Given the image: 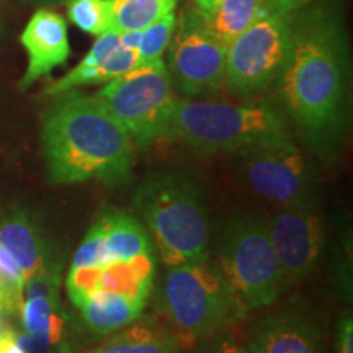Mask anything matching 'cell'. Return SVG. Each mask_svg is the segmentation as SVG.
Listing matches in <instances>:
<instances>
[{"label": "cell", "mask_w": 353, "mask_h": 353, "mask_svg": "<svg viewBox=\"0 0 353 353\" xmlns=\"http://www.w3.org/2000/svg\"><path fill=\"white\" fill-rule=\"evenodd\" d=\"M281 110L316 154L342 143L348 118L350 63L342 15L334 6L293 13L288 63L276 82Z\"/></svg>", "instance_id": "obj_1"}, {"label": "cell", "mask_w": 353, "mask_h": 353, "mask_svg": "<svg viewBox=\"0 0 353 353\" xmlns=\"http://www.w3.org/2000/svg\"><path fill=\"white\" fill-rule=\"evenodd\" d=\"M41 141L51 182L123 185L131 180L134 143L97 95L77 88L54 95L44 114Z\"/></svg>", "instance_id": "obj_2"}, {"label": "cell", "mask_w": 353, "mask_h": 353, "mask_svg": "<svg viewBox=\"0 0 353 353\" xmlns=\"http://www.w3.org/2000/svg\"><path fill=\"white\" fill-rule=\"evenodd\" d=\"M164 136L198 154L244 152L291 138L286 114L270 101L190 99L175 100Z\"/></svg>", "instance_id": "obj_3"}, {"label": "cell", "mask_w": 353, "mask_h": 353, "mask_svg": "<svg viewBox=\"0 0 353 353\" xmlns=\"http://www.w3.org/2000/svg\"><path fill=\"white\" fill-rule=\"evenodd\" d=\"M167 267L210 259V224L205 196L193 179L180 172L148 175L132 195Z\"/></svg>", "instance_id": "obj_4"}, {"label": "cell", "mask_w": 353, "mask_h": 353, "mask_svg": "<svg viewBox=\"0 0 353 353\" xmlns=\"http://www.w3.org/2000/svg\"><path fill=\"white\" fill-rule=\"evenodd\" d=\"M157 309L190 345L234 327L249 311L210 259L167 267Z\"/></svg>", "instance_id": "obj_5"}, {"label": "cell", "mask_w": 353, "mask_h": 353, "mask_svg": "<svg viewBox=\"0 0 353 353\" xmlns=\"http://www.w3.org/2000/svg\"><path fill=\"white\" fill-rule=\"evenodd\" d=\"M216 265L247 309L272 306L283 290L285 278L263 219H232L219 237Z\"/></svg>", "instance_id": "obj_6"}, {"label": "cell", "mask_w": 353, "mask_h": 353, "mask_svg": "<svg viewBox=\"0 0 353 353\" xmlns=\"http://www.w3.org/2000/svg\"><path fill=\"white\" fill-rule=\"evenodd\" d=\"M174 87L169 69L159 59L107 82L97 97L126 128L132 143L148 148L164 136L176 100Z\"/></svg>", "instance_id": "obj_7"}, {"label": "cell", "mask_w": 353, "mask_h": 353, "mask_svg": "<svg viewBox=\"0 0 353 353\" xmlns=\"http://www.w3.org/2000/svg\"><path fill=\"white\" fill-rule=\"evenodd\" d=\"M293 15L270 12L228 44L224 87L239 99H254L275 85L288 63Z\"/></svg>", "instance_id": "obj_8"}, {"label": "cell", "mask_w": 353, "mask_h": 353, "mask_svg": "<svg viewBox=\"0 0 353 353\" xmlns=\"http://www.w3.org/2000/svg\"><path fill=\"white\" fill-rule=\"evenodd\" d=\"M172 82L187 97H208L224 87L228 44L203 23L195 7L185 8L169 44Z\"/></svg>", "instance_id": "obj_9"}, {"label": "cell", "mask_w": 353, "mask_h": 353, "mask_svg": "<svg viewBox=\"0 0 353 353\" xmlns=\"http://www.w3.org/2000/svg\"><path fill=\"white\" fill-rule=\"evenodd\" d=\"M241 154L242 179L259 196L280 208L314 201V169L291 138Z\"/></svg>", "instance_id": "obj_10"}, {"label": "cell", "mask_w": 353, "mask_h": 353, "mask_svg": "<svg viewBox=\"0 0 353 353\" xmlns=\"http://www.w3.org/2000/svg\"><path fill=\"white\" fill-rule=\"evenodd\" d=\"M268 236L285 281H299L317 267L324 252L325 234L314 201L283 206L267 221Z\"/></svg>", "instance_id": "obj_11"}, {"label": "cell", "mask_w": 353, "mask_h": 353, "mask_svg": "<svg viewBox=\"0 0 353 353\" xmlns=\"http://www.w3.org/2000/svg\"><path fill=\"white\" fill-rule=\"evenodd\" d=\"M244 342L250 353H329L321 325L294 309L257 321Z\"/></svg>", "instance_id": "obj_12"}, {"label": "cell", "mask_w": 353, "mask_h": 353, "mask_svg": "<svg viewBox=\"0 0 353 353\" xmlns=\"http://www.w3.org/2000/svg\"><path fill=\"white\" fill-rule=\"evenodd\" d=\"M21 46L28 56V64L19 87L21 90L32 87L38 79L48 77L70 56L68 23L59 13L38 8L26 23L20 37Z\"/></svg>", "instance_id": "obj_13"}, {"label": "cell", "mask_w": 353, "mask_h": 353, "mask_svg": "<svg viewBox=\"0 0 353 353\" xmlns=\"http://www.w3.org/2000/svg\"><path fill=\"white\" fill-rule=\"evenodd\" d=\"M192 347L172 325L151 316H139L130 325L107 335L87 353H183Z\"/></svg>", "instance_id": "obj_14"}, {"label": "cell", "mask_w": 353, "mask_h": 353, "mask_svg": "<svg viewBox=\"0 0 353 353\" xmlns=\"http://www.w3.org/2000/svg\"><path fill=\"white\" fill-rule=\"evenodd\" d=\"M0 244L15 259L25 283L50 263L41 234L23 211H15L0 224Z\"/></svg>", "instance_id": "obj_15"}, {"label": "cell", "mask_w": 353, "mask_h": 353, "mask_svg": "<svg viewBox=\"0 0 353 353\" xmlns=\"http://www.w3.org/2000/svg\"><path fill=\"white\" fill-rule=\"evenodd\" d=\"M145 301L110 291H97L82 304L81 312L88 330L95 335H110L143 314Z\"/></svg>", "instance_id": "obj_16"}, {"label": "cell", "mask_w": 353, "mask_h": 353, "mask_svg": "<svg viewBox=\"0 0 353 353\" xmlns=\"http://www.w3.org/2000/svg\"><path fill=\"white\" fill-rule=\"evenodd\" d=\"M156 272V255L144 252L128 260L113 259L101 265L100 291L120 293L148 301Z\"/></svg>", "instance_id": "obj_17"}, {"label": "cell", "mask_w": 353, "mask_h": 353, "mask_svg": "<svg viewBox=\"0 0 353 353\" xmlns=\"http://www.w3.org/2000/svg\"><path fill=\"white\" fill-rule=\"evenodd\" d=\"M270 12L268 0H219L208 13L200 15L206 28L229 44Z\"/></svg>", "instance_id": "obj_18"}, {"label": "cell", "mask_w": 353, "mask_h": 353, "mask_svg": "<svg viewBox=\"0 0 353 353\" xmlns=\"http://www.w3.org/2000/svg\"><path fill=\"white\" fill-rule=\"evenodd\" d=\"M99 219L103 226L105 245L112 260H128L134 255L152 252L151 236L136 216L121 210H108Z\"/></svg>", "instance_id": "obj_19"}, {"label": "cell", "mask_w": 353, "mask_h": 353, "mask_svg": "<svg viewBox=\"0 0 353 353\" xmlns=\"http://www.w3.org/2000/svg\"><path fill=\"white\" fill-rule=\"evenodd\" d=\"M25 332L46 335L52 342L65 341V317L61 312L59 301L46 298L23 299L19 309Z\"/></svg>", "instance_id": "obj_20"}, {"label": "cell", "mask_w": 353, "mask_h": 353, "mask_svg": "<svg viewBox=\"0 0 353 353\" xmlns=\"http://www.w3.org/2000/svg\"><path fill=\"white\" fill-rule=\"evenodd\" d=\"M113 30H144L162 17L174 13L176 0H112Z\"/></svg>", "instance_id": "obj_21"}, {"label": "cell", "mask_w": 353, "mask_h": 353, "mask_svg": "<svg viewBox=\"0 0 353 353\" xmlns=\"http://www.w3.org/2000/svg\"><path fill=\"white\" fill-rule=\"evenodd\" d=\"M69 20L82 32L100 34L113 30L112 0H69Z\"/></svg>", "instance_id": "obj_22"}, {"label": "cell", "mask_w": 353, "mask_h": 353, "mask_svg": "<svg viewBox=\"0 0 353 353\" xmlns=\"http://www.w3.org/2000/svg\"><path fill=\"white\" fill-rule=\"evenodd\" d=\"M176 19L174 13L162 17L161 20H157L156 23L149 25L148 28L143 30L141 34V43L138 48L139 54V64L145 65L156 63V61L162 59V54L169 48L170 39L174 37L175 32Z\"/></svg>", "instance_id": "obj_23"}, {"label": "cell", "mask_w": 353, "mask_h": 353, "mask_svg": "<svg viewBox=\"0 0 353 353\" xmlns=\"http://www.w3.org/2000/svg\"><path fill=\"white\" fill-rule=\"evenodd\" d=\"M110 260L112 259H110L107 245H105V231L99 219L88 229L82 244L79 245L76 254H74L70 267H90V265L101 267V265L110 262Z\"/></svg>", "instance_id": "obj_24"}, {"label": "cell", "mask_w": 353, "mask_h": 353, "mask_svg": "<svg viewBox=\"0 0 353 353\" xmlns=\"http://www.w3.org/2000/svg\"><path fill=\"white\" fill-rule=\"evenodd\" d=\"M101 267H70L65 288H68L70 301L76 307H81L92 294L100 291Z\"/></svg>", "instance_id": "obj_25"}, {"label": "cell", "mask_w": 353, "mask_h": 353, "mask_svg": "<svg viewBox=\"0 0 353 353\" xmlns=\"http://www.w3.org/2000/svg\"><path fill=\"white\" fill-rule=\"evenodd\" d=\"M61 286V263L50 262L30 278L23 286V299L46 298L51 301H59Z\"/></svg>", "instance_id": "obj_26"}, {"label": "cell", "mask_w": 353, "mask_h": 353, "mask_svg": "<svg viewBox=\"0 0 353 353\" xmlns=\"http://www.w3.org/2000/svg\"><path fill=\"white\" fill-rule=\"evenodd\" d=\"M23 275L15 259L0 244V290H3V293L10 299L13 311H19L23 303Z\"/></svg>", "instance_id": "obj_27"}, {"label": "cell", "mask_w": 353, "mask_h": 353, "mask_svg": "<svg viewBox=\"0 0 353 353\" xmlns=\"http://www.w3.org/2000/svg\"><path fill=\"white\" fill-rule=\"evenodd\" d=\"M188 353H250L244 339L237 337L234 332L223 330V332L211 335L193 343L188 348Z\"/></svg>", "instance_id": "obj_28"}, {"label": "cell", "mask_w": 353, "mask_h": 353, "mask_svg": "<svg viewBox=\"0 0 353 353\" xmlns=\"http://www.w3.org/2000/svg\"><path fill=\"white\" fill-rule=\"evenodd\" d=\"M335 353H353V321L350 311L342 312L341 319H339Z\"/></svg>", "instance_id": "obj_29"}, {"label": "cell", "mask_w": 353, "mask_h": 353, "mask_svg": "<svg viewBox=\"0 0 353 353\" xmlns=\"http://www.w3.org/2000/svg\"><path fill=\"white\" fill-rule=\"evenodd\" d=\"M0 353H26L20 345L19 335L10 327H6L0 332Z\"/></svg>", "instance_id": "obj_30"}, {"label": "cell", "mask_w": 353, "mask_h": 353, "mask_svg": "<svg viewBox=\"0 0 353 353\" xmlns=\"http://www.w3.org/2000/svg\"><path fill=\"white\" fill-rule=\"evenodd\" d=\"M270 2L272 8L275 12H281L286 13V15H293L303 8H306L311 6L314 0H268Z\"/></svg>", "instance_id": "obj_31"}, {"label": "cell", "mask_w": 353, "mask_h": 353, "mask_svg": "<svg viewBox=\"0 0 353 353\" xmlns=\"http://www.w3.org/2000/svg\"><path fill=\"white\" fill-rule=\"evenodd\" d=\"M141 34L143 30H128V32H120V46L126 50L138 51L141 43Z\"/></svg>", "instance_id": "obj_32"}, {"label": "cell", "mask_w": 353, "mask_h": 353, "mask_svg": "<svg viewBox=\"0 0 353 353\" xmlns=\"http://www.w3.org/2000/svg\"><path fill=\"white\" fill-rule=\"evenodd\" d=\"M219 0H195V8L200 13H208Z\"/></svg>", "instance_id": "obj_33"}, {"label": "cell", "mask_w": 353, "mask_h": 353, "mask_svg": "<svg viewBox=\"0 0 353 353\" xmlns=\"http://www.w3.org/2000/svg\"><path fill=\"white\" fill-rule=\"evenodd\" d=\"M21 2H26V3H33V6H57V3H63V2H68V0H21Z\"/></svg>", "instance_id": "obj_34"}, {"label": "cell", "mask_w": 353, "mask_h": 353, "mask_svg": "<svg viewBox=\"0 0 353 353\" xmlns=\"http://www.w3.org/2000/svg\"><path fill=\"white\" fill-rule=\"evenodd\" d=\"M0 311H10V312H13L10 299H8L7 294L3 293V290H0Z\"/></svg>", "instance_id": "obj_35"}]
</instances>
